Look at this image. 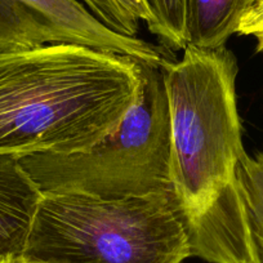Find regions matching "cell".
<instances>
[{
  "instance_id": "1",
  "label": "cell",
  "mask_w": 263,
  "mask_h": 263,
  "mask_svg": "<svg viewBox=\"0 0 263 263\" xmlns=\"http://www.w3.org/2000/svg\"><path fill=\"white\" fill-rule=\"evenodd\" d=\"M171 121V182L191 257L209 263H257L240 184L247 155L237 111L235 55L186 45L163 66Z\"/></svg>"
},
{
  "instance_id": "2",
  "label": "cell",
  "mask_w": 263,
  "mask_h": 263,
  "mask_svg": "<svg viewBox=\"0 0 263 263\" xmlns=\"http://www.w3.org/2000/svg\"><path fill=\"white\" fill-rule=\"evenodd\" d=\"M141 63L75 44L0 52V154L82 153L118 130L142 93Z\"/></svg>"
},
{
  "instance_id": "3",
  "label": "cell",
  "mask_w": 263,
  "mask_h": 263,
  "mask_svg": "<svg viewBox=\"0 0 263 263\" xmlns=\"http://www.w3.org/2000/svg\"><path fill=\"white\" fill-rule=\"evenodd\" d=\"M191 257L173 191L121 199L43 194L22 259L35 263H182Z\"/></svg>"
},
{
  "instance_id": "4",
  "label": "cell",
  "mask_w": 263,
  "mask_h": 263,
  "mask_svg": "<svg viewBox=\"0 0 263 263\" xmlns=\"http://www.w3.org/2000/svg\"><path fill=\"white\" fill-rule=\"evenodd\" d=\"M141 63L143 87L118 130L82 153L20 158L43 194L121 199L173 191L171 121L163 70Z\"/></svg>"
},
{
  "instance_id": "5",
  "label": "cell",
  "mask_w": 263,
  "mask_h": 263,
  "mask_svg": "<svg viewBox=\"0 0 263 263\" xmlns=\"http://www.w3.org/2000/svg\"><path fill=\"white\" fill-rule=\"evenodd\" d=\"M75 44L161 67L160 47L114 32L80 0H0V52Z\"/></svg>"
},
{
  "instance_id": "6",
  "label": "cell",
  "mask_w": 263,
  "mask_h": 263,
  "mask_svg": "<svg viewBox=\"0 0 263 263\" xmlns=\"http://www.w3.org/2000/svg\"><path fill=\"white\" fill-rule=\"evenodd\" d=\"M42 197L20 159L0 154V259L22 257Z\"/></svg>"
},
{
  "instance_id": "7",
  "label": "cell",
  "mask_w": 263,
  "mask_h": 263,
  "mask_svg": "<svg viewBox=\"0 0 263 263\" xmlns=\"http://www.w3.org/2000/svg\"><path fill=\"white\" fill-rule=\"evenodd\" d=\"M257 0H187V45L221 49Z\"/></svg>"
},
{
  "instance_id": "8",
  "label": "cell",
  "mask_w": 263,
  "mask_h": 263,
  "mask_svg": "<svg viewBox=\"0 0 263 263\" xmlns=\"http://www.w3.org/2000/svg\"><path fill=\"white\" fill-rule=\"evenodd\" d=\"M240 184L259 262L263 263V154L247 155L240 164Z\"/></svg>"
},
{
  "instance_id": "9",
  "label": "cell",
  "mask_w": 263,
  "mask_h": 263,
  "mask_svg": "<svg viewBox=\"0 0 263 263\" xmlns=\"http://www.w3.org/2000/svg\"><path fill=\"white\" fill-rule=\"evenodd\" d=\"M154 17L150 31L171 50L184 49L187 0H146Z\"/></svg>"
},
{
  "instance_id": "10",
  "label": "cell",
  "mask_w": 263,
  "mask_h": 263,
  "mask_svg": "<svg viewBox=\"0 0 263 263\" xmlns=\"http://www.w3.org/2000/svg\"><path fill=\"white\" fill-rule=\"evenodd\" d=\"M105 26L125 36L136 37L140 24L126 16L115 0H80Z\"/></svg>"
},
{
  "instance_id": "11",
  "label": "cell",
  "mask_w": 263,
  "mask_h": 263,
  "mask_svg": "<svg viewBox=\"0 0 263 263\" xmlns=\"http://www.w3.org/2000/svg\"><path fill=\"white\" fill-rule=\"evenodd\" d=\"M237 34L254 36L258 42V50L263 52V0H257L242 17Z\"/></svg>"
},
{
  "instance_id": "12",
  "label": "cell",
  "mask_w": 263,
  "mask_h": 263,
  "mask_svg": "<svg viewBox=\"0 0 263 263\" xmlns=\"http://www.w3.org/2000/svg\"><path fill=\"white\" fill-rule=\"evenodd\" d=\"M115 3L133 21L138 22V24L141 21H145L148 29L153 26L154 17L146 0H115Z\"/></svg>"
},
{
  "instance_id": "13",
  "label": "cell",
  "mask_w": 263,
  "mask_h": 263,
  "mask_svg": "<svg viewBox=\"0 0 263 263\" xmlns=\"http://www.w3.org/2000/svg\"><path fill=\"white\" fill-rule=\"evenodd\" d=\"M13 263H35V262H29V260H25V259H22V258H18V259L14 260Z\"/></svg>"
},
{
  "instance_id": "14",
  "label": "cell",
  "mask_w": 263,
  "mask_h": 263,
  "mask_svg": "<svg viewBox=\"0 0 263 263\" xmlns=\"http://www.w3.org/2000/svg\"><path fill=\"white\" fill-rule=\"evenodd\" d=\"M14 260L12 259H0V263H13Z\"/></svg>"
}]
</instances>
